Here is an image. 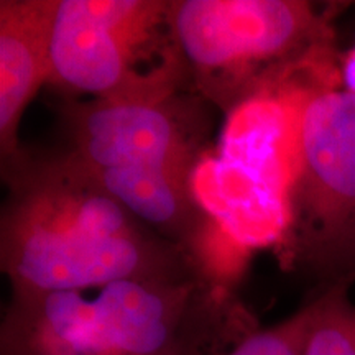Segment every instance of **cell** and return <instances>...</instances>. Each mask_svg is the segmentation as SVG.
Masks as SVG:
<instances>
[{
	"instance_id": "1",
	"label": "cell",
	"mask_w": 355,
	"mask_h": 355,
	"mask_svg": "<svg viewBox=\"0 0 355 355\" xmlns=\"http://www.w3.org/2000/svg\"><path fill=\"white\" fill-rule=\"evenodd\" d=\"M2 166L10 193L0 220V263L12 296L207 278L188 250L137 219L63 153L21 152Z\"/></svg>"
},
{
	"instance_id": "2",
	"label": "cell",
	"mask_w": 355,
	"mask_h": 355,
	"mask_svg": "<svg viewBox=\"0 0 355 355\" xmlns=\"http://www.w3.org/2000/svg\"><path fill=\"white\" fill-rule=\"evenodd\" d=\"M259 324L232 290L198 277L12 296L2 355H224Z\"/></svg>"
},
{
	"instance_id": "3",
	"label": "cell",
	"mask_w": 355,
	"mask_h": 355,
	"mask_svg": "<svg viewBox=\"0 0 355 355\" xmlns=\"http://www.w3.org/2000/svg\"><path fill=\"white\" fill-rule=\"evenodd\" d=\"M206 99H89L63 110V155L137 219L191 254L206 219L191 178L209 135Z\"/></svg>"
},
{
	"instance_id": "4",
	"label": "cell",
	"mask_w": 355,
	"mask_h": 355,
	"mask_svg": "<svg viewBox=\"0 0 355 355\" xmlns=\"http://www.w3.org/2000/svg\"><path fill=\"white\" fill-rule=\"evenodd\" d=\"M193 86L222 110L340 87L334 30L306 0H170Z\"/></svg>"
},
{
	"instance_id": "5",
	"label": "cell",
	"mask_w": 355,
	"mask_h": 355,
	"mask_svg": "<svg viewBox=\"0 0 355 355\" xmlns=\"http://www.w3.org/2000/svg\"><path fill=\"white\" fill-rule=\"evenodd\" d=\"M48 84L105 101L194 89L170 0H58Z\"/></svg>"
},
{
	"instance_id": "6",
	"label": "cell",
	"mask_w": 355,
	"mask_h": 355,
	"mask_svg": "<svg viewBox=\"0 0 355 355\" xmlns=\"http://www.w3.org/2000/svg\"><path fill=\"white\" fill-rule=\"evenodd\" d=\"M283 247L290 263L324 277H355V94L311 96L293 135Z\"/></svg>"
},
{
	"instance_id": "7",
	"label": "cell",
	"mask_w": 355,
	"mask_h": 355,
	"mask_svg": "<svg viewBox=\"0 0 355 355\" xmlns=\"http://www.w3.org/2000/svg\"><path fill=\"white\" fill-rule=\"evenodd\" d=\"M58 0L0 2V153L21 155L19 128L28 104L50 81L51 33Z\"/></svg>"
},
{
	"instance_id": "8",
	"label": "cell",
	"mask_w": 355,
	"mask_h": 355,
	"mask_svg": "<svg viewBox=\"0 0 355 355\" xmlns=\"http://www.w3.org/2000/svg\"><path fill=\"white\" fill-rule=\"evenodd\" d=\"M352 279H340L316 298L303 355H355V303L349 296Z\"/></svg>"
},
{
	"instance_id": "9",
	"label": "cell",
	"mask_w": 355,
	"mask_h": 355,
	"mask_svg": "<svg viewBox=\"0 0 355 355\" xmlns=\"http://www.w3.org/2000/svg\"><path fill=\"white\" fill-rule=\"evenodd\" d=\"M314 314L316 298L272 327H257L224 355H303Z\"/></svg>"
},
{
	"instance_id": "10",
	"label": "cell",
	"mask_w": 355,
	"mask_h": 355,
	"mask_svg": "<svg viewBox=\"0 0 355 355\" xmlns=\"http://www.w3.org/2000/svg\"><path fill=\"white\" fill-rule=\"evenodd\" d=\"M340 84L345 91L355 94V43L344 56H340Z\"/></svg>"
}]
</instances>
